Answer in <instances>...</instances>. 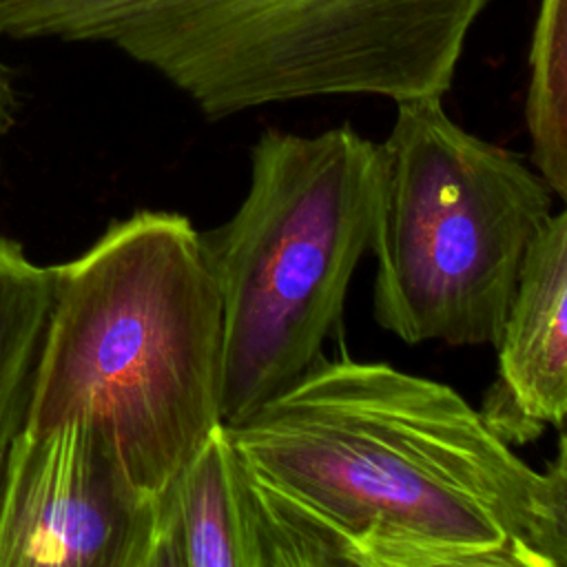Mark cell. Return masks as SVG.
<instances>
[{"mask_svg": "<svg viewBox=\"0 0 567 567\" xmlns=\"http://www.w3.org/2000/svg\"><path fill=\"white\" fill-rule=\"evenodd\" d=\"M563 430H565V432H567V423H565V425H563Z\"/></svg>", "mask_w": 567, "mask_h": 567, "instance_id": "obj_13", "label": "cell"}, {"mask_svg": "<svg viewBox=\"0 0 567 567\" xmlns=\"http://www.w3.org/2000/svg\"><path fill=\"white\" fill-rule=\"evenodd\" d=\"M155 514L97 430L22 432L0 476V567H151Z\"/></svg>", "mask_w": 567, "mask_h": 567, "instance_id": "obj_6", "label": "cell"}, {"mask_svg": "<svg viewBox=\"0 0 567 567\" xmlns=\"http://www.w3.org/2000/svg\"><path fill=\"white\" fill-rule=\"evenodd\" d=\"M525 117L532 159L567 202V0H540L529 49Z\"/></svg>", "mask_w": 567, "mask_h": 567, "instance_id": "obj_10", "label": "cell"}, {"mask_svg": "<svg viewBox=\"0 0 567 567\" xmlns=\"http://www.w3.org/2000/svg\"><path fill=\"white\" fill-rule=\"evenodd\" d=\"M51 268L22 432L97 430L157 496L221 425V297L186 215L137 210Z\"/></svg>", "mask_w": 567, "mask_h": 567, "instance_id": "obj_2", "label": "cell"}, {"mask_svg": "<svg viewBox=\"0 0 567 567\" xmlns=\"http://www.w3.org/2000/svg\"><path fill=\"white\" fill-rule=\"evenodd\" d=\"M51 308V268L0 237V476L22 434Z\"/></svg>", "mask_w": 567, "mask_h": 567, "instance_id": "obj_9", "label": "cell"}, {"mask_svg": "<svg viewBox=\"0 0 567 567\" xmlns=\"http://www.w3.org/2000/svg\"><path fill=\"white\" fill-rule=\"evenodd\" d=\"M443 97L396 102L377 144V323L416 346H496L554 190L520 155L458 126Z\"/></svg>", "mask_w": 567, "mask_h": 567, "instance_id": "obj_5", "label": "cell"}, {"mask_svg": "<svg viewBox=\"0 0 567 567\" xmlns=\"http://www.w3.org/2000/svg\"><path fill=\"white\" fill-rule=\"evenodd\" d=\"M151 567H277L264 501L224 423L157 494Z\"/></svg>", "mask_w": 567, "mask_h": 567, "instance_id": "obj_8", "label": "cell"}, {"mask_svg": "<svg viewBox=\"0 0 567 567\" xmlns=\"http://www.w3.org/2000/svg\"><path fill=\"white\" fill-rule=\"evenodd\" d=\"M498 368L481 410L512 443L567 423V202L534 239L516 284Z\"/></svg>", "mask_w": 567, "mask_h": 567, "instance_id": "obj_7", "label": "cell"}, {"mask_svg": "<svg viewBox=\"0 0 567 567\" xmlns=\"http://www.w3.org/2000/svg\"><path fill=\"white\" fill-rule=\"evenodd\" d=\"M487 0H0V35L109 44L221 120L323 95L443 97Z\"/></svg>", "mask_w": 567, "mask_h": 567, "instance_id": "obj_3", "label": "cell"}, {"mask_svg": "<svg viewBox=\"0 0 567 567\" xmlns=\"http://www.w3.org/2000/svg\"><path fill=\"white\" fill-rule=\"evenodd\" d=\"M525 547L532 567H567V432L556 456L538 472Z\"/></svg>", "mask_w": 567, "mask_h": 567, "instance_id": "obj_11", "label": "cell"}, {"mask_svg": "<svg viewBox=\"0 0 567 567\" xmlns=\"http://www.w3.org/2000/svg\"><path fill=\"white\" fill-rule=\"evenodd\" d=\"M13 86H11V78L7 73V69L0 62V137L4 135V131L11 124V113H13Z\"/></svg>", "mask_w": 567, "mask_h": 567, "instance_id": "obj_12", "label": "cell"}, {"mask_svg": "<svg viewBox=\"0 0 567 567\" xmlns=\"http://www.w3.org/2000/svg\"><path fill=\"white\" fill-rule=\"evenodd\" d=\"M377 142L350 124L317 135L266 128L250 184L202 233L221 297V421L237 425L326 361L354 268L370 250Z\"/></svg>", "mask_w": 567, "mask_h": 567, "instance_id": "obj_4", "label": "cell"}, {"mask_svg": "<svg viewBox=\"0 0 567 567\" xmlns=\"http://www.w3.org/2000/svg\"><path fill=\"white\" fill-rule=\"evenodd\" d=\"M226 427L279 567H532L538 472L445 383L326 359Z\"/></svg>", "mask_w": 567, "mask_h": 567, "instance_id": "obj_1", "label": "cell"}]
</instances>
